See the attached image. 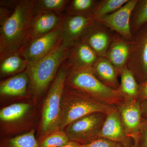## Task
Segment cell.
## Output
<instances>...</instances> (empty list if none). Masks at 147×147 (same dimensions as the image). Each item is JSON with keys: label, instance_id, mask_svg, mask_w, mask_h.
I'll return each instance as SVG.
<instances>
[{"label": "cell", "instance_id": "1", "mask_svg": "<svg viewBox=\"0 0 147 147\" xmlns=\"http://www.w3.org/2000/svg\"><path fill=\"white\" fill-rule=\"evenodd\" d=\"M34 0H18L14 12L0 28V61L20 53L30 40Z\"/></svg>", "mask_w": 147, "mask_h": 147}, {"label": "cell", "instance_id": "2", "mask_svg": "<svg viewBox=\"0 0 147 147\" xmlns=\"http://www.w3.org/2000/svg\"><path fill=\"white\" fill-rule=\"evenodd\" d=\"M61 43L47 56L28 64L25 71L30 78V96L34 102L38 101L46 93L61 66L66 59L68 48Z\"/></svg>", "mask_w": 147, "mask_h": 147}, {"label": "cell", "instance_id": "3", "mask_svg": "<svg viewBox=\"0 0 147 147\" xmlns=\"http://www.w3.org/2000/svg\"><path fill=\"white\" fill-rule=\"evenodd\" d=\"M65 86L109 106H116L124 100L118 90L106 86L98 80L92 67L68 68Z\"/></svg>", "mask_w": 147, "mask_h": 147}, {"label": "cell", "instance_id": "4", "mask_svg": "<svg viewBox=\"0 0 147 147\" xmlns=\"http://www.w3.org/2000/svg\"><path fill=\"white\" fill-rule=\"evenodd\" d=\"M68 69L65 61L46 92L41 111L40 137L59 129L63 96Z\"/></svg>", "mask_w": 147, "mask_h": 147}, {"label": "cell", "instance_id": "5", "mask_svg": "<svg viewBox=\"0 0 147 147\" xmlns=\"http://www.w3.org/2000/svg\"><path fill=\"white\" fill-rule=\"evenodd\" d=\"M113 107L65 86L59 129L65 130L71 123L89 114L95 113L107 114Z\"/></svg>", "mask_w": 147, "mask_h": 147}, {"label": "cell", "instance_id": "6", "mask_svg": "<svg viewBox=\"0 0 147 147\" xmlns=\"http://www.w3.org/2000/svg\"><path fill=\"white\" fill-rule=\"evenodd\" d=\"M107 117L103 113H92L71 123L65 129L69 141L82 145L88 144L100 138Z\"/></svg>", "mask_w": 147, "mask_h": 147}, {"label": "cell", "instance_id": "7", "mask_svg": "<svg viewBox=\"0 0 147 147\" xmlns=\"http://www.w3.org/2000/svg\"><path fill=\"white\" fill-rule=\"evenodd\" d=\"M133 36V46L127 66L140 84L147 80V23Z\"/></svg>", "mask_w": 147, "mask_h": 147}, {"label": "cell", "instance_id": "8", "mask_svg": "<svg viewBox=\"0 0 147 147\" xmlns=\"http://www.w3.org/2000/svg\"><path fill=\"white\" fill-rule=\"evenodd\" d=\"M63 21L53 31L30 40L22 48L20 54L28 63L35 62L47 56L61 43Z\"/></svg>", "mask_w": 147, "mask_h": 147}, {"label": "cell", "instance_id": "9", "mask_svg": "<svg viewBox=\"0 0 147 147\" xmlns=\"http://www.w3.org/2000/svg\"><path fill=\"white\" fill-rule=\"evenodd\" d=\"M138 0H128L127 3L115 12L96 20L111 30L128 40H133L130 27L132 11Z\"/></svg>", "mask_w": 147, "mask_h": 147}, {"label": "cell", "instance_id": "10", "mask_svg": "<svg viewBox=\"0 0 147 147\" xmlns=\"http://www.w3.org/2000/svg\"><path fill=\"white\" fill-rule=\"evenodd\" d=\"M115 107L127 134L137 147L142 119L140 101L137 99H124Z\"/></svg>", "mask_w": 147, "mask_h": 147}, {"label": "cell", "instance_id": "11", "mask_svg": "<svg viewBox=\"0 0 147 147\" xmlns=\"http://www.w3.org/2000/svg\"><path fill=\"white\" fill-rule=\"evenodd\" d=\"M94 21L93 16L65 13L63 24L61 45L68 48L74 42L81 39L85 32Z\"/></svg>", "mask_w": 147, "mask_h": 147}, {"label": "cell", "instance_id": "12", "mask_svg": "<svg viewBox=\"0 0 147 147\" xmlns=\"http://www.w3.org/2000/svg\"><path fill=\"white\" fill-rule=\"evenodd\" d=\"M116 34L108 27L95 21L81 39L89 45L98 57H105Z\"/></svg>", "mask_w": 147, "mask_h": 147}, {"label": "cell", "instance_id": "13", "mask_svg": "<svg viewBox=\"0 0 147 147\" xmlns=\"http://www.w3.org/2000/svg\"><path fill=\"white\" fill-rule=\"evenodd\" d=\"M100 138L119 143L124 147L135 146L133 140L127 134L115 106L107 113V117L101 129Z\"/></svg>", "mask_w": 147, "mask_h": 147}, {"label": "cell", "instance_id": "14", "mask_svg": "<svg viewBox=\"0 0 147 147\" xmlns=\"http://www.w3.org/2000/svg\"><path fill=\"white\" fill-rule=\"evenodd\" d=\"M98 58L89 45L80 39L68 48L65 62L68 68L92 67Z\"/></svg>", "mask_w": 147, "mask_h": 147}, {"label": "cell", "instance_id": "15", "mask_svg": "<svg viewBox=\"0 0 147 147\" xmlns=\"http://www.w3.org/2000/svg\"><path fill=\"white\" fill-rule=\"evenodd\" d=\"M65 16V13L44 12L32 17L29 41L53 31L62 22Z\"/></svg>", "mask_w": 147, "mask_h": 147}, {"label": "cell", "instance_id": "16", "mask_svg": "<svg viewBox=\"0 0 147 147\" xmlns=\"http://www.w3.org/2000/svg\"><path fill=\"white\" fill-rule=\"evenodd\" d=\"M133 44V40H128L116 33L105 57L121 70L127 66Z\"/></svg>", "mask_w": 147, "mask_h": 147}, {"label": "cell", "instance_id": "17", "mask_svg": "<svg viewBox=\"0 0 147 147\" xmlns=\"http://www.w3.org/2000/svg\"><path fill=\"white\" fill-rule=\"evenodd\" d=\"M30 78L26 71L10 76L1 82V97L22 98L30 96Z\"/></svg>", "mask_w": 147, "mask_h": 147}, {"label": "cell", "instance_id": "18", "mask_svg": "<svg viewBox=\"0 0 147 147\" xmlns=\"http://www.w3.org/2000/svg\"><path fill=\"white\" fill-rule=\"evenodd\" d=\"M32 107L26 102L13 103L2 108L0 110L1 126L3 130L7 127L16 125L26 121L31 113Z\"/></svg>", "mask_w": 147, "mask_h": 147}, {"label": "cell", "instance_id": "19", "mask_svg": "<svg viewBox=\"0 0 147 147\" xmlns=\"http://www.w3.org/2000/svg\"><path fill=\"white\" fill-rule=\"evenodd\" d=\"M92 69L95 76L104 85L113 89L119 90L118 77L121 70L116 68L108 59L98 57Z\"/></svg>", "mask_w": 147, "mask_h": 147}, {"label": "cell", "instance_id": "20", "mask_svg": "<svg viewBox=\"0 0 147 147\" xmlns=\"http://www.w3.org/2000/svg\"><path fill=\"white\" fill-rule=\"evenodd\" d=\"M0 62L1 78L14 76L25 71L28 64L20 53L9 55Z\"/></svg>", "mask_w": 147, "mask_h": 147}, {"label": "cell", "instance_id": "21", "mask_svg": "<svg viewBox=\"0 0 147 147\" xmlns=\"http://www.w3.org/2000/svg\"><path fill=\"white\" fill-rule=\"evenodd\" d=\"M120 76L121 83L118 90L124 99L138 100L139 84L127 66L121 70Z\"/></svg>", "mask_w": 147, "mask_h": 147}, {"label": "cell", "instance_id": "22", "mask_svg": "<svg viewBox=\"0 0 147 147\" xmlns=\"http://www.w3.org/2000/svg\"><path fill=\"white\" fill-rule=\"evenodd\" d=\"M69 0H34L32 17L44 12L64 13Z\"/></svg>", "mask_w": 147, "mask_h": 147}, {"label": "cell", "instance_id": "23", "mask_svg": "<svg viewBox=\"0 0 147 147\" xmlns=\"http://www.w3.org/2000/svg\"><path fill=\"white\" fill-rule=\"evenodd\" d=\"M35 133V129H32L16 137L2 138L0 142V147H39Z\"/></svg>", "mask_w": 147, "mask_h": 147}, {"label": "cell", "instance_id": "24", "mask_svg": "<svg viewBox=\"0 0 147 147\" xmlns=\"http://www.w3.org/2000/svg\"><path fill=\"white\" fill-rule=\"evenodd\" d=\"M98 1V0L69 1L64 13L70 15L93 16Z\"/></svg>", "mask_w": 147, "mask_h": 147}, {"label": "cell", "instance_id": "25", "mask_svg": "<svg viewBox=\"0 0 147 147\" xmlns=\"http://www.w3.org/2000/svg\"><path fill=\"white\" fill-rule=\"evenodd\" d=\"M147 23V0H138L132 11L130 27L132 34Z\"/></svg>", "mask_w": 147, "mask_h": 147}, {"label": "cell", "instance_id": "26", "mask_svg": "<svg viewBox=\"0 0 147 147\" xmlns=\"http://www.w3.org/2000/svg\"><path fill=\"white\" fill-rule=\"evenodd\" d=\"M128 0H100L98 2L93 17L95 21L115 12Z\"/></svg>", "mask_w": 147, "mask_h": 147}, {"label": "cell", "instance_id": "27", "mask_svg": "<svg viewBox=\"0 0 147 147\" xmlns=\"http://www.w3.org/2000/svg\"><path fill=\"white\" fill-rule=\"evenodd\" d=\"M39 147H60L69 141L65 130H56L37 139Z\"/></svg>", "mask_w": 147, "mask_h": 147}, {"label": "cell", "instance_id": "28", "mask_svg": "<svg viewBox=\"0 0 147 147\" xmlns=\"http://www.w3.org/2000/svg\"><path fill=\"white\" fill-rule=\"evenodd\" d=\"M18 0L0 1V25H2L14 12Z\"/></svg>", "mask_w": 147, "mask_h": 147}, {"label": "cell", "instance_id": "29", "mask_svg": "<svg viewBox=\"0 0 147 147\" xmlns=\"http://www.w3.org/2000/svg\"><path fill=\"white\" fill-rule=\"evenodd\" d=\"M82 147H124L119 143L104 138H99L88 144L82 145Z\"/></svg>", "mask_w": 147, "mask_h": 147}, {"label": "cell", "instance_id": "30", "mask_svg": "<svg viewBox=\"0 0 147 147\" xmlns=\"http://www.w3.org/2000/svg\"><path fill=\"white\" fill-rule=\"evenodd\" d=\"M137 147H147V119L142 118Z\"/></svg>", "mask_w": 147, "mask_h": 147}, {"label": "cell", "instance_id": "31", "mask_svg": "<svg viewBox=\"0 0 147 147\" xmlns=\"http://www.w3.org/2000/svg\"><path fill=\"white\" fill-rule=\"evenodd\" d=\"M147 99V80L139 84L138 100L140 102Z\"/></svg>", "mask_w": 147, "mask_h": 147}, {"label": "cell", "instance_id": "32", "mask_svg": "<svg viewBox=\"0 0 147 147\" xmlns=\"http://www.w3.org/2000/svg\"><path fill=\"white\" fill-rule=\"evenodd\" d=\"M142 118L147 119V99L140 102Z\"/></svg>", "mask_w": 147, "mask_h": 147}, {"label": "cell", "instance_id": "33", "mask_svg": "<svg viewBox=\"0 0 147 147\" xmlns=\"http://www.w3.org/2000/svg\"><path fill=\"white\" fill-rule=\"evenodd\" d=\"M60 147H82V145L77 142L69 141L64 146Z\"/></svg>", "mask_w": 147, "mask_h": 147}, {"label": "cell", "instance_id": "34", "mask_svg": "<svg viewBox=\"0 0 147 147\" xmlns=\"http://www.w3.org/2000/svg\"><path fill=\"white\" fill-rule=\"evenodd\" d=\"M136 147V146H134V147Z\"/></svg>", "mask_w": 147, "mask_h": 147}]
</instances>
